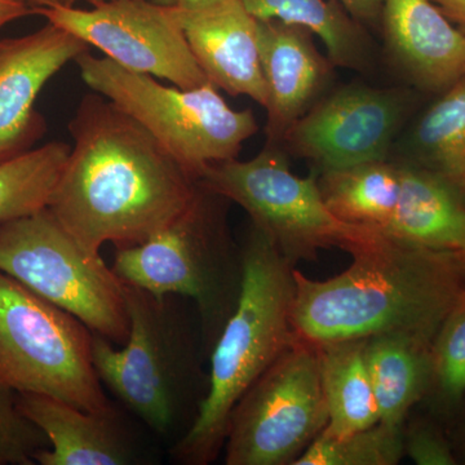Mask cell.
Segmentation results:
<instances>
[{
	"label": "cell",
	"instance_id": "cell-1",
	"mask_svg": "<svg viewBox=\"0 0 465 465\" xmlns=\"http://www.w3.org/2000/svg\"><path fill=\"white\" fill-rule=\"evenodd\" d=\"M74 140L48 210L90 255L133 247L191 206L197 182L127 113L96 92L69 124Z\"/></svg>",
	"mask_w": 465,
	"mask_h": 465
},
{
	"label": "cell",
	"instance_id": "cell-2",
	"mask_svg": "<svg viewBox=\"0 0 465 465\" xmlns=\"http://www.w3.org/2000/svg\"><path fill=\"white\" fill-rule=\"evenodd\" d=\"M341 274L314 281L293 269V333L299 341H357L384 333L434 339L465 290L460 255L384 234L351 253Z\"/></svg>",
	"mask_w": 465,
	"mask_h": 465
},
{
	"label": "cell",
	"instance_id": "cell-3",
	"mask_svg": "<svg viewBox=\"0 0 465 465\" xmlns=\"http://www.w3.org/2000/svg\"><path fill=\"white\" fill-rule=\"evenodd\" d=\"M293 295L292 262L251 224L237 305L211 349L208 390L197 419L171 448L176 463L207 465L224 448L238 401L295 341Z\"/></svg>",
	"mask_w": 465,
	"mask_h": 465
},
{
	"label": "cell",
	"instance_id": "cell-4",
	"mask_svg": "<svg viewBox=\"0 0 465 465\" xmlns=\"http://www.w3.org/2000/svg\"><path fill=\"white\" fill-rule=\"evenodd\" d=\"M130 335L122 348L94 333L92 361L108 388L153 433L177 442L194 423L201 394L198 348L179 296L124 282Z\"/></svg>",
	"mask_w": 465,
	"mask_h": 465
},
{
	"label": "cell",
	"instance_id": "cell-5",
	"mask_svg": "<svg viewBox=\"0 0 465 465\" xmlns=\"http://www.w3.org/2000/svg\"><path fill=\"white\" fill-rule=\"evenodd\" d=\"M223 201L200 188L166 228L142 244L115 249L112 266L122 282L194 302L208 351L232 316L242 284V251L235 255L232 249Z\"/></svg>",
	"mask_w": 465,
	"mask_h": 465
},
{
	"label": "cell",
	"instance_id": "cell-6",
	"mask_svg": "<svg viewBox=\"0 0 465 465\" xmlns=\"http://www.w3.org/2000/svg\"><path fill=\"white\" fill-rule=\"evenodd\" d=\"M74 63L92 91L142 124L195 182L211 164L237 158L258 133L252 110L232 109L211 84L188 90L168 87L90 51Z\"/></svg>",
	"mask_w": 465,
	"mask_h": 465
},
{
	"label": "cell",
	"instance_id": "cell-7",
	"mask_svg": "<svg viewBox=\"0 0 465 465\" xmlns=\"http://www.w3.org/2000/svg\"><path fill=\"white\" fill-rule=\"evenodd\" d=\"M92 336L78 318L0 271V384L87 411L112 409L92 361Z\"/></svg>",
	"mask_w": 465,
	"mask_h": 465
},
{
	"label": "cell",
	"instance_id": "cell-8",
	"mask_svg": "<svg viewBox=\"0 0 465 465\" xmlns=\"http://www.w3.org/2000/svg\"><path fill=\"white\" fill-rule=\"evenodd\" d=\"M0 271L122 347L130 335L124 282L48 208L0 224Z\"/></svg>",
	"mask_w": 465,
	"mask_h": 465
},
{
	"label": "cell",
	"instance_id": "cell-9",
	"mask_svg": "<svg viewBox=\"0 0 465 465\" xmlns=\"http://www.w3.org/2000/svg\"><path fill=\"white\" fill-rule=\"evenodd\" d=\"M200 188L234 202L291 262L338 247L353 252L381 232L341 222L327 208L314 176H296L277 145L266 143L250 161L219 162L197 180Z\"/></svg>",
	"mask_w": 465,
	"mask_h": 465
},
{
	"label": "cell",
	"instance_id": "cell-10",
	"mask_svg": "<svg viewBox=\"0 0 465 465\" xmlns=\"http://www.w3.org/2000/svg\"><path fill=\"white\" fill-rule=\"evenodd\" d=\"M329 423L316 345L295 338L238 401L226 465H292Z\"/></svg>",
	"mask_w": 465,
	"mask_h": 465
},
{
	"label": "cell",
	"instance_id": "cell-11",
	"mask_svg": "<svg viewBox=\"0 0 465 465\" xmlns=\"http://www.w3.org/2000/svg\"><path fill=\"white\" fill-rule=\"evenodd\" d=\"M34 15L74 34L131 72L166 79L183 90L210 84L193 56L173 5L108 0L91 9L56 5L35 9Z\"/></svg>",
	"mask_w": 465,
	"mask_h": 465
},
{
	"label": "cell",
	"instance_id": "cell-12",
	"mask_svg": "<svg viewBox=\"0 0 465 465\" xmlns=\"http://www.w3.org/2000/svg\"><path fill=\"white\" fill-rule=\"evenodd\" d=\"M405 109L399 92L348 85L312 106L282 143L320 173L387 161Z\"/></svg>",
	"mask_w": 465,
	"mask_h": 465
},
{
	"label": "cell",
	"instance_id": "cell-13",
	"mask_svg": "<svg viewBox=\"0 0 465 465\" xmlns=\"http://www.w3.org/2000/svg\"><path fill=\"white\" fill-rule=\"evenodd\" d=\"M87 51L90 45L82 39L51 23L26 35L0 39V163L35 148L47 133L36 97Z\"/></svg>",
	"mask_w": 465,
	"mask_h": 465
},
{
	"label": "cell",
	"instance_id": "cell-14",
	"mask_svg": "<svg viewBox=\"0 0 465 465\" xmlns=\"http://www.w3.org/2000/svg\"><path fill=\"white\" fill-rule=\"evenodd\" d=\"M174 17L208 82L265 108L268 88L260 57L259 20L242 0H177Z\"/></svg>",
	"mask_w": 465,
	"mask_h": 465
},
{
	"label": "cell",
	"instance_id": "cell-15",
	"mask_svg": "<svg viewBox=\"0 0 465 465\" xmlns=\"http://www.w3.org/2000/svg\"><path fill=\"white\" fill-rule=\"evenodd\" d=\"M17 406L50 442V448L35 455V464L146 463L145 451L114 406L105 411H87L38 393H17Z\"/></svg>",
	"mask_w": 465,
	"mask_h": 465
},
{
	"label": "cell",
	"instance_id": "cell-16",
	"mask_svg": "<svg viewBox=\"0 0 465 465\" xmlns=\"http://www.w3.org/2000/svg\"><path fill=\"white\" fill-rule=\"evenodd\" d=\"M260 57L268 103L269 145H281L291 127L316 105L331 79L332 64L317 50L308 30L280 21H259Z\"/></svg>",
	"mask_w": 465,
	"mask_h": 465
},
{
	"label": "cell",
	"instance_id": "cell-17",
	"mask_svg": "<svg viewBox=\"0 0 465 465\" xmlns=\"http://www.w3.org/2000/svg\"><path fill=\"white\" fill-rule=\"evenodd\" d=\"M381 29L391 58L415 84L448 90L465 76V34L430 0H385Z\"/></svg>",
	"mask_w": 465,
	"mask_h": 465
},
{
	"label": "cell",
	"instance_id": "cell-18",
	"mask_svg": "<svg viewBox=\"0 0 465 465\" xmlns=\"http://www.w3.org/2000/svg\"><path fill=\"white\" fill-rule=\"evenodd\" d=\"M400 194L385 237L465 256V198L439 174L412 163H397Z\"/></svg>",
	"mask_w": 465,
	"mask_h": 465
},
{
	"label": "cell",
	"instance_id": "cell-19",
	"mask_svg": "<svg viewBox=\"0 0 465 465\" xmlns=\"http://www.w3.org/2000/svg\"><path fill=\"white\" fill-rule=\"evenodd\" d=\"M432 342L412 333L366 339L367 369L381 423L405 427L412 407L424 401L432 372Z\"/></svg>",
	"mask_w": 465,
	"mask_h": 465
},
{
	"label": "cell",
	"instance_id": "cell-20",
	"mask_svg": "<svg viewBox=\"0 0 465 465\" xmlns=\"http://www.w3.org/2000/svg\"><path fill=\"white\" fill-rule=\"evenodd\" d=\"M366 339L316 345L329 423L323 433L347 436L381 421L365 356Z\"/></svg>",
	"mask_w": 465,
	"mask_h": 465
},
{
	"label": "cell",
	"instance_id": "cell-21",
	"mask_svg": "<svg viewBox=\"0 0 465 465\" xmlns=\"http://www.w3.org/2000/svg\"><path fill=\"white\" fill-rule=\"evenodd\" d=\"M259 21H280L316 34L333 66L366 70L372 47L362 24L338 0H242Z\"/></svg>",
	"mask_w": 465,
	"mask_h": 465
},
{
	"label": "cell",
	"instance_id": "cell-22",
	"mask_svg": "<svg viewBox=\"0 0 465 465\" xmlns=\"http://www.w3.org/2000/svg\"><path fill=\"white\" fill-rule=\"evenodd\" d=\"M318 188L327 208L347 224L381 232L400 194L399 164L388 161L321 173Z\"/></svg>",
	"mask_w": 465,
	"mask_h": 465
},
{
	"label": "cell",
	"instance_id": "cell-23",
	"mask_svg": "<svg viewBox=\"0 0 465 465\" xmlns=\"http://www.w3.org/2000/svg\"><path fill=\"white\" fill-rule=\"evenodd\" d=\"M412 149L415 164L439 174L465 198V76L421 116Z\"/></svg>",
	"mask_w": 465,
	"mask_h": 465
},
{
	"label": "cell",
	"instance_id": "cell-24",
	"mask_svg": "<svg viewBox=\"0 0 465 465\" xmlns=\"http://www.w3.org/2000/svg\"><path fill=\"white\" fill-rule=\"evenodd\" d=\"M70 149L52 142L0 163V224L48 207Z\"/></svg>",
	"mask_w": 465,
	"mask_h": 465
},
{
	"label": "cell",
	"instance_id": "cell-25",
	"mask_svg": "<svg viewBox=\"0 0 465 465\" xmlns=\"http://www.w3.org/2000/svg\"><path fill=\"white\" fill-rule=\"evenodd\" d=\"M432 372L424 400L442 418L458 414L465 399V290L432 342Z\"/></svg>",
	"mask_w": 465,
	"mask_h": 465
},
{
	"label": "cell",
	"instance_id": "cell-26",
	"mask_svg": "<svg viewBox=\"0 0 465 465\" xmlns=\"http://www.w3.org/2000/svg\"><path fill=\"white\" fill-rule=\"evenodd\" d=\"M403 430L379 421L347 436L322 432L292 465H396L405 454Z\"/></svg>",
	"mask_w": 465,
	"mask_h": 465
},
{
	"label": "cell",
	"instance_id": "cell-27",
	"mask_svg": "<svg viewBox=\"0 0 465 465\" xmlns=\"http://www.w3.org/2000/svg\"><path fill=\"white\" fill-rule=\"evenodd\" d=\"M50 448L45 434L17 406V393L0 384V465H34Z\"/></svg>",
	"mask_w": 465,
	"mask_h": 465
},
{
	"label": "cell",
	"instance_id": "cell-28",
	"mask_svg": "<svg viewBox=\"0 0 465 465\" xmlns=\"http://www.w3.org/2000/svg\"><path fill=\"white\" fill-rule=\"evenodd\" d=\"M405 454L418 465H457L459 459L451 440L434 421H412L403 430Z\"/></svg>",
	"mask_w": 465,
	"mask_h": 465
},
{
	"label": "cell",
	"instance_id": "cell-29",
	"mask_svg": "<svg viewBox=\"0 0 465 465\" xmlns=\"http://www.w3.org/2000/svg\"><path fill=\"white\" fill-rule=\"evenodd\" d=\"M354 20L378 27L381 25L385 0H338Z\"/></svg>",
	"mask_w": 465,
	"mask_h": 465
},
{
	"label": "cell",
	"instance_id": "cell-30",
	"mask_svg": "<svg viewBox=\"0 0 465 465\" xmlns=\"http://www.w3.org/2000/svg\"><path fill=\"white\" fill-rule=\"evenodd\" d=\"M449 21L457 24L459 30L465 34V0H430Z\"/></svg>",
	"mask_w": 465,
	"mask_h": 465
},
{
	"label": "cell",
	"instance_id": "cell-31",
	"mask_svg": "<svg viewBox=\"0 0 465 465\" xmlns=\"http://www.w3.org/2000/svg\"><path fill=\"white\" fill-rule=\"evenodd\" d=\"M34 15L33 9L15 0H0V29L12 21Z\"/></svg>",
	"mask_w": 465,
	"mask_h": 465
},
{
	"label": "cell",
	"instance_id": "cell-32",
	"mask_svg": "<svg viewBox=\"0 0 465 465\" xmlns=\"http://www.w3.org/2000/svg\"><path fill=\"white\" fill-rule=\"evenodd\" d=\"M459 414L461 415V419L460 423H459L457 440L452 442V446H454L459 460L465 461V399L461 403L460 410H459Z\"/></svg>",
	"mask_w": 465,
	"mask_h": 465
},
{
	"label": "cell",
	"instance_id": "cell-33",
	"mask_svg": "<svg viewBox=\"0 0 465 465\" xmlns=\"http://www.w3.org/2000/svg\"><path fill=\"white\" fill-rule=\"evenodd\" d=\"M32 8L33 12L39 8H51L56 5H69V0H15Z\"/></svg>",
	"mask_w": 465,
	"mask_h": 465
},
{
	"label": "cell",
	"instance_id": "cell-34",
	"mask_svg": "<svg viewBox=\"0 0 465 465\" xmlns=\"http://www.w3.org/2000/svg\"><path fill=\"white\" fill-rule=\"evenodd\" d=\"M78 0H69V5H75ZM85 2L91 3L92 5H99V3L108 2V0H85Z\"/></svg>",
	"mask_w": 465,
	"mask_h": 465
},
{
	"label": "cell",
	"instance_id": "cell-35",
	"mask_svg": "<svg viewBox=\"0 0 465 465\" xmlns=\"http://www.w3.org/2000/svg\"><path fill=\"white\" fill-rule=\"evenodd\" d=\"M152 2L158 3V5H173L177 0H152Z\"/></svg>",
	"mask_w": 465,
	"mask_h": 465
},
{
	"label": "cell",
	"instance_id": "cell-36",
	"mask_svg": "<svg viewBox=\"0 0 465 465\" xmlns=\"http://www.w3.org/2000/svg\"><path fill=\"white\" fill-rule=\"evenodd\" d=\"M461 260H463V264L465 266V256H464V258H461Z\"/></svg>",
	"mask_w": 465,
	"mask_h": 465
}]
</instances>
